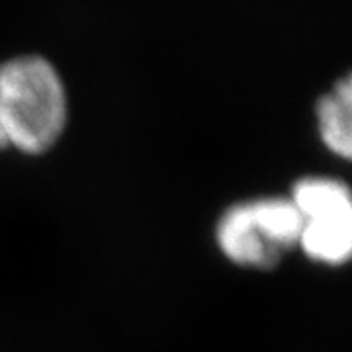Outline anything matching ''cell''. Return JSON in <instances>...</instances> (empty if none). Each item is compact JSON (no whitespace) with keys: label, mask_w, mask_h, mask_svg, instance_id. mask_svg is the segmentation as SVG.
<instances>
[{"label":"cell","mask_w":352,"mask_h":352,"mask_svg":"<svg viewBox=\"0 0 352 352\" xmlns=\"http://www.w3.org/2000/svg\"><path fill=\"white\" fill-rule=\"evenodd\" d=\"M300 233L302 219L292 200L266 198L229 208L217 226V243L233 263L272 268L300 243Z\"/></svg>","instance_id":"cell-2"},{"label":"cell","mask_w":352,"mask_h":352,"mask_svg":"<svg viewBox=\"0 0 352 352\" xmlns=\"http://www.w3.org/2000/svg\"><path fill=\"white\" fill-rule=\"evenodd\" d=\"M67 96L50 61L38 55L0 65V149L43 153L59 139Z\"/></svg>","instance_id":"cell-1"},{"label":"cell","mask_w":352,"mask_h":352,"mask_svg":"<svg viewBox=\"0 0 352 352\" xmlns=\"http://www.w3.org/2000/svg\"><path fill=\"white\" fill-rule=\"evenodd\" d=\"M302 219L300 243L314 261L344 263L352 251V201L349 188L331 178H303L292 194Z\"/></svg>","instance_id":"cell-3"},{"label":"cell","mask_w":352,"mask_h":352,"mask_svg":"<svg viewBox=\"0 0 352 352\" xmlns=\"http://www.w3.org/2000/svg\"><path fill=\"white\" fill-rule=\"evenodd\" d=\"M351 108L352 85L349 76H344L335 90L323 96L317 104L321 138L331 151H335L344 159H349L352 151Z\"/></svg>","instance_id":"cell-4"}]
</instances>
